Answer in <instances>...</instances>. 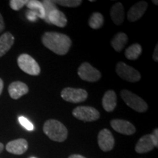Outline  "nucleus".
I'll return each instance as SVG.
<instances>
[{"label":"nucleus","instance_id":"obj_31","mask_svg":"<svg viewBox=\"0 0 158 158\" xmlns=\"http://www.w3.org/2000/svg\"><path fill=\"white\" fill-rule=\"evenodd\" d=\"M68 158H86V157H85L84 156L81 155H70Z\"/></svg>","mask_w":158,"mask_h":158},{"label":"nucleus","instance_id":"obj_21","mask_svg":"<svg viewBox=\"0 0 158 158\" xmlns=\"http://www.w3.org/2000/svg\"><path fill=\"white\" fill-rule=\"evenodd\" d=\"M142 53V47L138 43H134L125 50L124 55L130 60H136L139 58Z\"/></svg>","mask_w":158,"mask_h":158},{"label":"nucleus","instance_id":"obj_27","mask_svg":"<svg viewBox=\"0 0 158 158\" xmlns=\"http://www.w3.org/2000/svg\"><path fill=\"white\" fill-rule=\"evenodd\" d=\"M27 18L30 21H35L37 19V15L35 12L29 10L27 12Z\"/></svg>","mask_w":158,"mask_h":158},{"label":"nucleus","instance_id":"obj_16","mask_svg":"<svg viewBox=\"0 0 158 158\" xmlns=\"http://www.w3.org/2000/svg\"><path fill=\"white\" fill-rule=\"evenodd\" d=\"M47 22L63 28V27H66L67 23H68V19L64 13L59 10L55 9L49 13Z\"/></svg>","mask_w":158,"mask_h":158},{"label":"nucleus","instance_id":"obj_32","mask_svg":"<svg viewBox=\"0 0 158 158\" xmlns=\"http://www.w3.org/2000/svg\"><path fill=\"white\" fill-rule=\"evenodd\" d=\"M3 87H4V83H3V81H2V79L0 78V95H1L2 92Z\"/></svg>","mask_w":158,"mask_h":158},{"label":"nucleus","instance_id":"obj_12","mask_svg":"<svg viewBox=\"0 0 158 158\" xmlns=\"http://www.w3.org/2000/svg\"><path fill=\"white\" fill-rule=\"evenodd\" d=\"M27 149H28V142L23 138H19L10 141L6 145V150L13 155H21L25 153Z\"/></svg>","mask_w":158,"mask_h":158},{"label":"nucleus","instance_id":"obj_8","mask_svg":"<svg viewBox=\"0 0 158 158\" xmlns=\"http://www.w3.org/2000/svg\"><path fill=\"white\" fill-rule=\"evenodd\" d=\"M78 75L82 80L88 82H96L101 78V73L88 62H84L80 65Z\"/></svg>","mask_w":158,"mask_h":158},{"label":"nucleus","instance_id":"obj_18","mask_svg":"<svg viewBox=\"0 0 158 158\" xmlns=\"http://www.w3.org/2000/svg\"><path fill=\"white\" fill-rule=\"evenodd\" d=\"M112 21L116 25H120L124 20V9L121 2H117L112 6L110 11Z\"/></svg>","mask_w":158,"mask_h":158},{"label":"nucleus","instance_id":"obj_3","mask_svg":"<svg viewBox=\"0 0 158 158\" xmlns=\"http://www.w3.org/2000/svg\"><path fill=\"white\" fill-rule=\"evenodd\" d=\"M121 98L126 105L139 113H143L148 109V105L143 99L127 89L122 90Z\"/></svg>","mask_w":158,"mask_h":158},{"label":"nucleus","instance_id":"obj_30","mask_svg":"<svg viewBox=\"0 0 158 158\" xmlns=\"http://www.w3.org/2000/svg\"><path fill=\"white\" fill-rule=\"evenodd\" d=\"M5 29V23H4L3 17L0 13V32H2Z\"/></svg>","mask_w":158,"mask_h":158},{"label":"nucleus","instance_id":"obj_20","mask_svg":"<svg viewBox=\"0 0 158 158\" xmlns=\"http://www.w3.org/2000/svg\"><path fill=\"white\" fill-rule=\"evenodd\" d=\"M26 5L29 9V10L35 12L36 13L37 18L45 19V10L42 2L37 1V0H30V1H28Z\"/></svg>","mask_w":158,"mask_h":158},{"label":"nucleus","instance_id":"obj_33","mask_svg":"<svg viewBox=\"0 0 158 158\" xmlns=\"http://www.w3.org/2000/svg\"><path fill=\"white\" fill-rule=\"evenodd\" d=\"M3 149H4V145H3V143H0V153H1L3 151Z\"/></svg>","mask_w":158,"mask_h":158},{"label":"nucleus","instance_id":"obj_26","mask_svg":"<svg viewBox=\"0 0 158 158\" xmlns=\"http://www.w3.org/2000/svg\"><path fill=\"white\" fill-rule=\"evenodd\" d=\"M19 121L20 122V124H21L25 129L29 130V131H31V130H34V126H33V124H31L27 118L24 117V116H19Z\"/></svg>","mask_w":158,"mask_h":158},{"label":"nucleus","instance_id":"obj_13","mask_svg":"<svg viewBox=\"0 0 158 158\" xmlns=\"http://www.w3.org/2000/svg\"><path fill=\"white\" fill-rule=\"evenodd\" d=\"M8 92L11 98L18 100L29 92L27 85L21 81H14L9 85Z\"/></svg>","mask_w":158,"mask_h":158},{"label":"nucleus","instance_id":"obj_19","mask_svg":"<svg viewBox=\"0 0 158 158\" xmlns=\"http://www.w3.org/2000/svg\"><path fill=\"white\" fill-rule=\"evenodd\" d=\"M128 41L127 35L124 32H118L114 35L111 40V46L117 52L123 50Z\"/></svg>","mask_w":158,"mask_h":158},{"label":"nucleus","instance_id":"obj_17","mask_svg":"<svg viewBox=\"0 0 158 158\" xmlns=\"http://www.w3.org/2000/svg\"><path fill=\"white\" fill-rule=\"evenodd\" d=\"M15 38L10 32L4 33L0 37V57L8 52L11 47L14 44Z\"/></svg>","mask_w":158,"mask_h":158},{"label":"nucleus","instance_id":"obj_28","mask_svg":"<svg viewBox=\"0 0 158 158\" xmlns=\"http://www.w3.org/2000/svg\"><path fill=\"white\" fill-rule=\"evenodd\" d=\"M152 138V141L154 142V144H155V147H158V130L155 129L153 131L152 134H151Z\"/></svg>","mask_w":158,"mask_h":158},{"label":"nucleus","instance_id":"obj_7","mask_svg":"<svg viewBox=\"0 0 158 158\" xmlns=\"http://www.w3.org/2000/svg\"><path fill=\"white\" fill-rule=\"evenodd\" d=\"M61 97L65 101L73 103L84 102L88 98V93L83 89L66 87L61 92Z\"/></svg>","mask_w":158,"mask_h":158},{"label":"nucleus","instance_id":"obj_4","mask_svg":"<svg viewBox=\"0 0 158 158\" xmlns=\"http://www.w3.org/2000/svg\"><path fill=\"white\" fill-rule=\"evenodd\" d=\"M18 64L21 70L31 76H38L40 73V68L38 63L29 54L20 55L18 58Z\"/></svg>","mask_w":158,"mask_h":158},{"label":"nucleus","instance_id":"obj_1","mask_svg":"<svg viewBox=\"0 0 158 158\" xmlns=\"http://www.w3.org/2000/svg\"><path fill=\"white\" fill-rule=\"evenodd\" d=\"M42 43L45 47L57 55L68 54L72 45V40L68 35L56 31H47L42 36Z\"/></svg>","mask_w":158,"mask_h":158},{"label":"nucleus","instance_id":"obj_25","mask_svg":"<svg viewBox=\"0 0 158 158\" xmlns=\"http://www.w3.org/2000/svg\"><path fill=\"white\" fill-rule=\"evenodd\" d=\"M28 2L27 0H10V6L13 10H19Z\"/></svg>","mask_w":158,"mask_h":158},{"label":"nucleus","instance_id":"obj_14","mask_svg":"<svg viewBox=\"0 0 158 158\" xmlns=\"http://www.w3.org/2000/svg\"><path fill=\"white\" fill-rule=\"evenodd\" d=\"M155 144L152 138L151 134L145 135L138 140L135 145V150L137 153L143 154L149 152L155 148Z\"/></svg>","mask_w":158,"mask_h":158},{"label":"nucleus","instance_id":"obj_10","mask_svg":"<svg viewBox=\"0 0 158 158\" xmlns=\"http://www.w3.org/2000/svg\"><path fill=\"white\" fill-rule=\"evenodd\" d=\"M110 126L118 133L131 135L135 133V126L130 122L123 119H113L110 121Z\"/></svg>","mask_w":158,"mask_h":158},{"label":"nucleus","instance_id":"obj_24","mask_svg":"<svg viewBox=\"0 0 158 158\" xmlns=\"http://www.w3.org/2000/svg\"><path fill=\"white\" fill-rule=\"evenodd\" d=\"M42 4L43 5V7H44L45 10V20L47 22V19H48V16L49 13H51V11L54 10L56 9V6H55V4L54 3L53 1H49V0H45V1L42 2Z\"/></svg>","mask_w":158,"mask_h":158},{"label":"nucleus","instance_id":"obj_29","mask_svg":"<svg viewBox=\"0 0 158 158\" xmlns=\"http://www.w3.org/2000/svg\"><path fill=\"white\" fill-rule=\"evenodd\" d=\"M153 59L155 62H157L158 61V45L157 44L155 46V51H154V54H153Z\"/></svg>","mask_w":158,"mask_h":158},{"label":"nucleus","instance_id":"obj_15","mask_svg":"<svg viewBox=\"0 0 158 158\" xmlns=\"http://www.w3.org/2000/svg\"><path fill=\"white\" fill-rule=\"evenodd\" d=\"M117 103V98L114 90H108L102 97V105L104 110L107 112H111L115 109Z\"/></svg>","mask_w":158,"mask_h":158},{"label":"nucleus","instance_id":"obj_35","mask_svg":"<svg viewBox=\"0 0 158 158\" xmlns=\"http://www.w3.org/2000/svg\"><path fill=\"white\" fill-rule=\"evenodd\" d=\"M32 158H35V157H32Z\"/></svg>","mask_w":158,"mask_h":158},{"label":"nucleus","instance_id":"obj_22","mask_svg":"<svg viewBox=\"0 0 158 158\" xmlns=\"http://www.w3.org/2000/svg\"><path fill=\"white\" fill-rule=\"evenodd\" d=\"M104 23V17L101 13H94L89 19V25L92 29H98L101 28Z\"/></svg>","mask_w":158,"mask_h":158},{"label":"nucleus","instance_id":"obj_2","mask_svg":"<svg viewBox=\"0 0 158 158\" xmlns=\"http://www.w3.org/2000/svg\"><path fill=\"white\" fill-rule=\"evenodd\" d=\"M43 130L45 135L52 141L63 142L68 138V129L62 122L58 120H47L44 123Z\"/></svg>","mask_w":158,"mask_h":158},{"label":"nucleus","instance_id":"obj_11","mask_svg":"<svg viewBox=\"0 0 158 158\" xmlns=\"http://www.w3.org/2000/svg\"><path fill=\"white\" fill-rule=\"evenodd\" d=\"M148 7L147 2L141 1L135 3L130 7L127 13V19L130 22H135L143 16Z\"/></svg>","mask_w":158,"mask_h":158},{"label":"nucleus","instance_id":"obj_34","mask_svg":"<svg viewBox=\"0 0 158 158\" xmlns=\"http://www.w3.org/2000/svg\"><path fill=\"white\" fill-rule=\"evenodd\" d=\"M152 2L154 3V4H155V5H158V2L157 1H155V0H153V1H152Z\"/></svg>","mask_w":158,"mask_h":158},{"label":"nucleus","instance_id":"obj_5","mask_svg":"<svg viewBox=\"0 0 158 158\" xmlns=\"http://www.w3.org/2000/svg\"><path fill=\"white\" fill-rule=\"evenodd\" d=\"M116 72L120 78L128 82H137L141 78V74L137 70L123 62L117 63L116 66Z\"/></svg>","mask_w":158,"mask_h":158},{"label":"nucleus","instance_id":"obj_6","mask_svg":"<svg viewBox=\"0 0 158 158\" xmlns=\"http://www.w3.org/2000/svg\"><path fill=\"white\" fill-rule=\"evenodd\" d=\"M73 115L84 122H94L100 117V112L91 106H78L73 110Z\"/></svg>","mask_w":158,"mask_h":158},{"label":"nucleus","instance_id":"obj_9","mask_svg":"<svg viewBox=\"0 0 158 158\" xmlns=\"http://www.w3.org/2000/svg\"><path fill=\"white\" fill-rule=\"evenodd\" d=\"M98 145L103 152H109L113 149L115 144V140L111 132L108 129L100 130L98 137Z\"/></svg>","mask_w":158,"mask_h":158},{"label":"nucleus","instance_id":"obj_23","mask_svg":"<svg viewBox=\"0 0 158 158\" xmlns=\"http://www.w3.org/2000/svg\"><path fill=\"white\" fill-rule=\"evenodd\" d=\"M54 4L68 7H76L81 5V0H56L53 1Z\"/></svg>","mask_w":158,"mask_h":158}]
</instances>
